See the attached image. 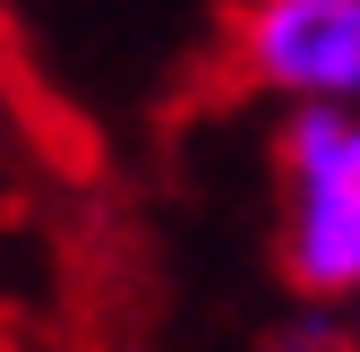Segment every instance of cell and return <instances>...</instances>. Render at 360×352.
Instances as JSON below:
<instances>
[{
	"label": "cell",
	"instance_id": "1",
	"mask_svg": "<svg viewBox=\"0 0 360 352\" xmlns=\"http://www.w3.org/2000/svg\"><path fill=\"white\" fill-rule=\"evenodd\" d=\"M283 284L318 310L360 292V112L343 103L283 120Z\"/></svg>",
	"mask_w": 360,
	"mask_h": 352
},
{
	"label": "cell",
	"instance_id": "2",
	"mask_svg": "<svg viewBox=\"0 0 360 352\" xmlns=\"http://www.w3.org/2000/svg\"><path fill=\"white\" fill-rule=\"evenodd\" d=\"M232 77L249 95L343 103L360 112V0H240L232 9Z\"/></svg>",
	"mask_w": 360,
	"mask_h": 352
},
{
	"label": "cell",
	"instance_id": "3",
	"mask_svg": "<svg viewBox=\"0 0 360 352\" xmlns=\"http://www.w3.org/2000/svg\"><path fill=\"white\" fill-rule=\"evenodd\" d=\"M343 310H352V318H360V292H352V301H343Z\"/></svg>",
	"mask_w": 360,
	"mask_h": 352
}]
</instances>
